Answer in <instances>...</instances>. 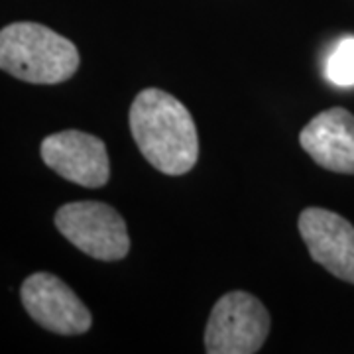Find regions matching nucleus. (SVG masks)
Returning <instances> with one entry per match:
<instances>
[{"instance_id": "nucleus-8", "label": "nucleus", "mask_w": 354, "mask_h": 354, "mask_svg": "<svg viewBox=\"0 0 354 354\" xmlns=\"http://www.w3.org/2000/svg\"><path fill=\"white\" fill-rule=\"evenodd\" d=\"M299 144L313 162L335 174H354V116L344 109L319 113L301 130Z\"/></svg>"}, {"instance_id": "nucleus-2", "label": "nucleus", "mask_w": 354, "mask_h": 354, "mask_svg": "<svg viewBox=\"0 0 354 354\" xmlns=\"http://www.w3.org/2000/svg\"><path fill=\"white\" fill-rule=\"evenodd\" d=\"M0 69L26 83L57 85L75 75L79 51L48 26L14 22L0 30Z\"/></svg>"}, {"instance_id": "nucleus-3", "label": "nucleus", "mask_w": 354, "mask_h": 354, "mask_svg": "<svg viewBox=\"0 0 354 354\" xmlns=\"http://www.w3.org/2000/svg\"><path fill=\"white\" fill-rule=\"evenodd\" d=\"M55 227L73 246L95 260L116 262L130 250L127 223L106 203H67L55 213Z\"/></svg>"}, {"instance_id": "nucleus-1", "label": "nucleus", "mask_w": 354, "mask_h": 354, "mask_svg": "<svg viewBox=\"0 0 354 354\" xmlns=\"http://www.w3.org/2000/svg\"><path fill=\"white\" fill-rule=\"evenodd\" d=\"M130 130L142 156L165 176H183L199 158L191 113L174 95L146 88L130 106Z\"/></svg>"}, {"instance_id": "nucleus-4", "label": "nucleus", "mask_w": 354, "mask_h": 354, "mask_svg": "<svg viewBox=\"0 0 354 354\" xmlns=\"http://www.w3.org/2000/svg\"><path fill=\"white\" fill-rule=\"evenodd\" d=\"M270 313L246 291H230L213 307L205 351L209 354H254L262 348L270 333Z\"/></svg>"}, {"instance_id": "nucleus-7", "label": "nucleus", "mask_w": 354, "mask_h": 354, "mask_svg": "<svg viewBox=\"0 0 354 354\" xmlns=\"http://www.w3.org/2000/svg\"><path fill=\"white\" fill-rule=\"evenodd\" d=\"M297 227L311 258L339 279L354 283V227L341 215L309 207Z\"/></svg>"}, {"instance_id": "nucleus-6", "label": "nucleus", "mask_w": 354, "mask_h": 354, "mask_svg": "<svg viewBox=\"0 0 354 354\" xmlns=\"http://www.w3.org/2000/svg\"><path fill=\"white\" fill-rule=\"evenodd\" d=\"M41 160L57 176L81 187H102L111 176V162L101 138L81 132L64 130L41 142Z\"/></svg>"}, {"instance_id": "nucleus-5", "label": "nucleus", "mask_w": 354, "mask_h": 354, "mask_svg": "<svg viewBox=\"0 0 354 354\" xmlns=\"http://www.w3.org/2000/svg\"><path fill=\"white\" fill-rule=\"evenodd\" d=\"M22 305L38 325L57 335H83L91 329L93 317L85 304L65 281L48 274H32L20 288Z\"/></svg>"}, {"instance_id": "nucleus-9", "label": "nucleus", "mask_w": 354, "mask_h": 354, "mask_svg": "<svg viewBox=\"0 0 354 354\" xmlns=\"http://www.w3.org/2000/svg\"><path fill=\"white\" fill-rule=\"evenodd\" d=\"M327 77L341 87L354 85V38H344L330 53Z\"/></svg>"}]
</instances>
